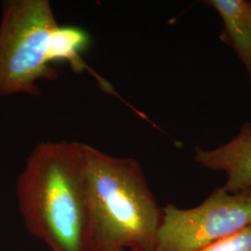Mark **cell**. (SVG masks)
I'll return each instance as SVG.
<instances>
[{"label": "cell", "instance_id": "obj_6", "mask_svg": "<svg viewBox=\"0 0 251 251\" xmlns=\"http://www.w3.org/2000/svg\"><path fill=\"white\" fill-rule=\"evenodd\" d=\"M224 23V36L245 66L251 85V4L244 0L206 2Z\"/></svg>", "mask_w": 251, "mask_h": 251}, {"label": "cell", "instance_id": "obj_4", "mask_svg": "<svg viewBox=\"0 0 251 251\" xmlns=\"http://www.w3.org/2000/svg\"><path fill=\"white\" fill-rule=\"evenodd\" d=\"M251 224V190H215L200 205L162 207L154 251H198Z\"/></svg>", "mask_w": 251, "mask_h": 251}, {"label": "cell", "instance_id": "obj_7", "mask_svg": "<svg viewBox=\"0 0 251 251\" xmlns=\"http://www.w3.org/2000/svg\"><path fill=\"white\" fill-rule=\"evenodd\" d=\"M198 251H251V224Z\"/></svg>", "mask_w": 251, "mask_h": 251}, {"label": "cell", "instance_id": "obj_3", "mask_svg": "<svg viewBox=\"0 0 251 251\" xmlns=\"http://www.w3.org/2000/svg\"><path fill=\"white\" fill-rule=\"evenodd\" d=\"M90 42L79 27L57 23L48 0H9L0 22V96H39L40 81L58 79L55 64L66 62L75 71L87 64L81 54Z\"/></svg>", "mask_w": 251, "mask_h": 251}, {"label": "cell", "instance_id": "obj_2", "mask_svg": "<svg viewBox=\"0 0 251 251\" xmlns=\"http://www.w3.org/2000/svg\"><path fill=\"white\" fill-rule=\"evenodd\" d=\"M90 251H154L161 223L139 162L82 144Z\"/></svg>", "mask_w": 251, "mask_h": 251}, {"label": "cell", "instance_id": "obj_5", "mask_svg": "<svg viewBox=\"0 0 251 251\" xmlns=\"http://www.w3.org/2000/svg\"><path fill=\"white\" fill-rule=\"evenodd\" d=\"M196 160L207 170L223 171L229 193L251 190V123L244 124L230 142L211 150L196 149Z\"/></svg>", "mask_w": 251, "mask_h": 251}, {"label": "cell", "instance_id": "obj_1", "mask_svg": "<svg viewBox=\"0 0 251 251\" xmlns=\"http://www.w3.org/2000/svg\"><path fill=\"white\" fill-rule=\"evenodd\" d=\"M19 209L28 231L51 251H90L82 144L36 145L19 176Z\"/></svg>", "mask_w": 251, "mask_h": 251}]
</instances>
